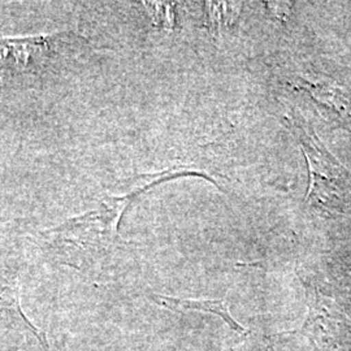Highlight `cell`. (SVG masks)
Instances as JSON below:
<instances>
[{"mask_svg":"<svg viewBox=\"0 0 351 351\" xmlns=\"http://www.w3.org/2000/svg\"><path fill=\"white\" fill-rule=\"evenodd\" d=\"M186 176L202 177L216 185L211 176L189 168H169L152 175H142V184L136 185L129 193L108 195L95 208L46 230L43 237L47 250L56 258V262L77 269L101 263L113 251L128 245L119 233L126 210L158 185Z\"/></svg>","mask_w":351,"mask_h":351,"instance_id":"cell-1","label":"cell"},{"mask_svg":"<svg viewBox=\"0 0 351 351\" xmlns=\"http://www.w3.org/2000/svg\"><path fill=\"white\" fill-rule=\"evenodd\" d=\"M298 139L310 172L306 204L323 213L351 210V172L326 150L310 128L294 119H284Z\"/></svg>","mask_w":351,"mask_h":351,"instance_id":"cell-2","label":"cell"},{"mask_svg":"<svg viewBox=\"0 0 351 351\" xmlns=\"http://www.w3.org/2000/svg\"><path fill=\"white\" fill-rule=\"evenodd\" d=\"M81 36L72 32L24 38L0 39V73L39 75L46 72L68 47H75Z\"/></svg>","mask_w":351,"mask_h":351,"instance_id":"cell-3","label":"cell"},{"mask_svg":"<svg viewBox=\"0 0 351 351\" xmlns=\"http://www.w3.org/2000/svg\"><path fill=\"white\" fill-rule=\"evenodd\" d=\"M304 336L317 351H339L351 345V319L333 300L316 295L302 326L290 332Z\"/></svg>","mask_w":351,"mask_h":351,"instance_id":"cell-4","label":"cell"},{"mask_svg":"<svg viewBox=\"0 0 351 351\" xmlns=\"http://www.w3.org/2000/svg\"><path fill=\"white\" fill-rule=\"evenodd\" d=\"M152 302L165 310L175 313H199V314H211L223 319L230 329L239 333H246L247 330L239 324V322L229 313V307L226 300H188L177 298L164 294H150Z\"/></svg>","mask_w":351,"mask_h":351,"instance_id":"cell-5","label":"cell"},{"mask_svg":"<svg viewBox=\"0 0 351 351\" xmlns=\"http://www.w3.org/2000/svg\"><path fill=\"white\" fill-rule=\"evenodd\" d=\"M0 313H8L19 317L25 324L26 328L37 337L38 342L42 345L45 351H51L45 332L34 326L21 310L20 289L16 274L3 267H0Z\"/></svg>","mask_w":351,"mask_h":351,"instance_id":"cell-6","label":"cell"},{"mask_svg":"<svg viewBox=\"0 0 351 351\" xmlns=\"http://www.w3.org/2000/svg\"><path fill=\"white\" fill-rule=\"evenodd\" d=\"M143 4L152 16L154 24H159L162 27H173V4L156 1H146Z\"/></svg>","mask_w":351,"mask_h":351,"instance_id":"cell-7","label":"cell"}]
</instances>
